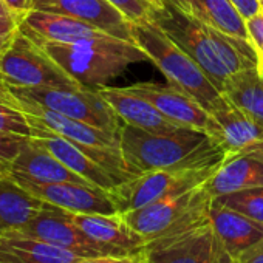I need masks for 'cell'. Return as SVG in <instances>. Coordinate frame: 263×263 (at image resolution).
Here are the masks:
<instances>
[{
	"instance_id": "4dcf8cb0",
	"label": "cell",
	"mask_w": 263,
	"mask_h": 263,
	"mask_svg": "<svg viewBox=\"0 0 263 263\" xmlns=\"http://www.w3.org/2000/svg\"><path fill=\"white\" fill-rule=\"evenodd\" d=\"M246 30L249 44L254 48L255 61H257V71L263 79V11L257 13L255 16L246 19Z\"/></svg>"
},
{
	"instance_id": "ac0fdd59",
	"label": "cell",
	"mask_w": 263,
	"mask_h": 263,
	"mask_svg": "<svg viewBox=\"0 0 263 263\" xmlns=\"http://www.w3.org/2000/svg\"><path fill=\"white\" fill-rule=\"evenodd\" d=\"M19 30L36 44L41 42L79 44V42L105 41L115 37L74 17L36 11V10H31L21 21Z\"/></svg>"
},
{
	"instance_id": "6da1fadb",
	"label": "cell",
	"mask_w": 263,
	"mask_h": 263,
	"mask_svg": "<svg viewBox=\"0 0 263 263\" xmlns=\"http://www.w3.org/2000/svg\"><path fill=\"white\" fill-rule=\"evenodd\" d=\"M154 21L204 70L218 90L234 73L257 67L255 53L249 41L229 36L201 22L191 13L163 4Z\"/></svg>"
},
{
	"instance_id": "5b68a950",
	"label": "cell",
	"mask_w": 263,
	"mask_h": 263,
	"mask_svg": "<svg viewBox=\"0 0 263 263\" xmlns=\"http://www.w3.org/2000/svg\"><path fill=\"white\" fill-rule=\"evenodd\" d=\"M134 263H235L217 235L209 214L147 240Z\"/></svg>"
},
{
	"instance_id": "d6a6232c",
	"label": "cell",
	"mask_w": 263,
	"mask_h": 263,
	"mask_svg": "<svg viewBox=\"0 0 263 263\" xmlns=\"http://www.w3.org/2000/svg\"><path fill=\"white\" fill-rule=\"evenodd\" d=\"M2 2L10 10L17 24H21V21L31 11V0H2Z\"/></svg>"
},
{
	"instance_id": "d4e9b609",
	"label": "cell",
	"mask_w": 263,
	"mask_h": 263,
	"mask_svg": "<svg viewBox=\"0 0 263 263\" xmlns=\"http://www.w3.org/2000/svg\"><path fill=\"white\" fill-rule=\"evenodd\" d=\"M189 13L201 22L237 39L249 41L246 19L232 0H186Z\"/></svg>"
},
{
	"instance_id": "ffe728a7",
	"label": "cell",
	"mask_w": 263,
	"mask_h": 263,
	"mask_svg": "<svg viewBox=\"0 0 263 263\" xmlns=\"http://www.w3.org/2000/svg\"><path fill=\"white\" fill-rule=\"evenodd\" d=\"M204 186L212 198L243 189L263 187V151L226 157Z\"/></svg>"
},
{
	"instance_id": "7bdbcfd3",
	"label": "cell",
	"mask_w": 263,
	"mask_h": 263,
	"mask_svg": "<svg viewBox=\"0 0 263 263\" xmlns=\"http://www.w3.org/2000/svg\"><path fill=\"white\" fill-rule=\"evenodd\" d=\"M260 4H263V0H260Z\"/></svg>"
},
{
	"instance_id": "cb8c5ba5",
	"label": "cell",
	"mask_w": 263,
	"mask_h": 263,
	"mask_svg": "<svg viewBox=\"0 0 263 263\" xmlns=\"http://www.w3.org/2000/svg\"><path fill=\"white\" fill-rule=\"evenodd\" d=\"M45 201L34 197L10 177H0V235L25 226L44 208Z\"/></svg>"
},
{
	"instance_id": "7a4b0ae2",
	"label": "cell",
	"mask_w": 263,
	"mask_h": 263,
	"mask_svg": "<svg viewBox=\"0 0 263 263\" xmlns=\"http://www.w3.org/2000/svg\"><path fill=\"white\" fill-rule=\"evenodd\" d=\"M119 144L132 175L158 169L204 167L220 164L224 160L223 149L209 134L189 127L155 134L122 124Z\"/></svg>"
},
{
	"instance_id": "9c48e42d",
	"label": "cell",
	"mask_w": 263,
	"mask_h": 263,
	"mask_svg": "<svg viewBox=\"0 0 263 263\" xmlns=\"http://www.w3.org/2000/svg\"><path fill=\"white\" fill-rule=\"evenodd\" d=\"M16 99H30L50 110L68 118L87 122L113 134H119L121 118L107 104V101L93 88H25L10 87Z\"/></svg>"
},
{
	"instance_id": "f1b7e54d",
	"label": "cell",
	"mask_w": 263,
	"mask_h": 263,
	"mask_svg": "<svg viewBox=\"0 0 263 263\" xmlns=\"http://www.w3.org/2000/svg\"><path fill=\"white\" fill-rule=\"evenodd\" d=\"M111 5H115L128 21L134 24L151 22L155 19L157 11L163 7H157L149 0H108Z\"/></svg>"
},
{
	"instance_id": "f546056e",
	"label": "cell",
	"mask_w": 263,
	"mask_h": 263,
	"mask_svg": "<svg viewBox=\"0 0 263 263\" xmlns=\"http://www.w3.org/2000/svg\"><path fill=\"white\" fill-rule=\"evenodd\" d=\"M30 137L0 134V177L11 175V164Z\"/></svg>"
},
{
	"instance_id": "836d02e7",
	"label": "cell",
	"mask_w": 263,
	"mask_h": 263,
	"mask_svg": "<svg viewBox=\"0 0 263 263\" xmlns=\"http://www.w3.org/2000/svg\"><path fill=\"white\" fill-rule=\"evenodd\" d=\"M232 4L237 7V10L245 19H249L261 11L260 0H232Z\"/></svg>"
},
{
	"instance_id": "277c9868",
	"label": "cell",
	"mask_w": 263,
	"mask_h": 263,
	"mask_svg": "<svg viewBox=\"0 0 263 263\" xmlns=\"http://www.w3.org/2000/svg\"><path fill=\"white\" fill-rule=\"evenodd\" d=\"M134 36L135 44L147 54L149 61L160 68L169 85L184 91L209 111L220 110L229 104L204 70L184 53L155 21L135 24Z\"/></svg>"
},
{
	"instance_id": "44dd1931",
	"label": "cell",
	"mask_w": 263,
	"mask_h": 263,
	"mask_svg": "<svg viewBox=\"0 0 263 263\" xmlns=\"http://www.w3.org/2000/svg\"><path fill=\"white\" fill-rule=\"evenodd\" d=\"M209 220L234 260L263 240V224L212 200Z\"/></svg>"
},
{
	"instance_id": "603a6c76",
	"label": "cell",
	"mask_w": 263,
	"mask_h": 263,
	"mask_svg": "<svg viewBox=\"0 0 263 263\" xmlns=\"http://www.w3.org/2000/svg\"><path fill=\"white\" fill-rule=\"evenodd\" d=\"M79 258L84 257L16 231L0 235V263H73Z\"/></svg>"
},
{
	"instance_id": "3957f363",
	"label": "cell",
	"mask_w": 263,
	"mask_h": 263,
	"mask_svg": "<svg viewBox=\"0 0 263 263\" xmlns=\"http://www.w3.org/2000/svg\"><path fill=\"white\" fill-rule=\"evenodd\" d=\"M65 73L85 88L98 90L118 78L128 65L149 61L134 42L118 37L79 44H37Z\"/></svg>"
},
{
	"instance_id": "e575fe53",
	"label": "cell",
	"mask_w": 263,
	"mask_h": 263,
	"mask_svg": "<svg viewBox=\"0 0 263 263\" xmlns=\"http://www.w3.org/2000/svg\"><path fill=\"white\" fill-rule=\"evenodd\" d=\"M235 263H263V240H260L257 245L243 252L235 260Z\"/></svg>"
},
{
	"instance_id": "1f68e13d",
	"label": "cell",
	"mask_w": 263,
	"mask_h": 263,
	"mask_svg": "<svg viewBox=\"0 0 263 263\" xmlns=\"http://www.w3.org/2000/svg\"><path fill=\"white\" fill-rule=\"evenodd\" d=\"M19 31V24L10 13V10L0 0V37L5 41H13L14 34Z\"/></svg>"
},
{
	"instance_id": "4fadbf2b",
	"label": "cell",
	"mask_w": 263,
	"mask_h": 263,
	"mask_svg": "<svg viewBox=\"0 0 263 263\" xmlns=\"http://www.w3.org/2000/svg\"><path fill=\"white\" fill-rule=\"evenodd\" d=\"M30 122V121H28ZM31 125V140L47 149L50 154H53L64 166H67L70 171L82 177L85 181H88L93 186H98L105 191H111L115 186H118L119 181L111 172H108L104 166L96 163L82 146L54 134L47 127L30 122Z\"/></svg>"
},
{
	"instance_id": "d6986e66",
	"label": "cell",
	"mask_w": 263,
	"mask_h": 263,
	"mask_svg": "<svg viewBox=\"0 0 263 263\" xmlns=\"http://www.w3.org/2000/svg\"><path fill=\"white\" fill-rule=\"evenodd\" d=\"M98 91L121 118L122 124L134 125L146 132H155V134H166V132L184 128L175 121L164 116L149 101L130 91L127 87L119 88L104 85L99 87Z\"/></svg>"
},
{
	"instance_id": "60d3db41",
	"label": "cell",
	"mask_w": 263,
	"mask_h": 263,
	"mask_svg": "<svg viewBox=\"0 0 263 263\" xmlns=\"http://www.w3.org/2000/svg\"><path fill=\"white\" fill-rule=\"evenodd\" d=\"M0 85H2V87H7V88H8V85H7V84L4 82V79H2V76H0Z\"/></svg>"
},
{
	"instance_id": "ba28073f",
	"label": "cell",
	"mask_w": 263,
	"mask_h": 263,
	"mask_svg": "<svg viewBox=\"0 0 263 263\" xmlns=\"http://www.w3.org/2000/svg\"><path fill=\"white\" fill-rule=\"evenodd\" d=\"M204 184L167 195L155 203L122 215L138 234L146 240H152L209 214V206L214 198Z\"/></svg>"
},
{
	"instance_id": "8992f818",
	"label": "cell",
	"mask_w": 263,
	"mask_h": 263,
	"mask_svg": "<svg viewBox=\"0 0 263 263\" xmlns=\"http://www.w3.org/2000/svg\"><path fill=\"white\" fill-rule=\"evenodd\" d=\"M0 76L8 88H85L21 30L0 53Z\"/></svg>"
},
{
	"instance_id": "4316f807",
	"label": "cell",
	"mask_w": 263,
	"mask_h": 263,
	"mask_svg": "<svg viewBox=\"0 0 263 263\" xmlns=\"http://www.w3.org/2000/svg\"><path fill=\"white\" fill-rule=\"evenodd\" d=\"M214 200L263 224V187L237 191L215 197Z\"/></svg>"
},
{
	"instance_id": "b9f144b4",
	"label": "cell",
	"mask_w": 263,
	"mask_h": 263,
	"mask_svg": "<svg viewBox=\"0 0 263 263\" xmlns=\"http://www.w3.org/2000/svg\"><path fill=\"white\" fill-rule=\"evenodd\" d=\"M260 5H261V11H263V4H260Z\"/></svg>"
},
{
	"instance_id": "30bf717a",
	"label": "cell",
	"mask_w": 263,
	"mask_h": 263,
	"mask_svg": "<svg viewBox=\"0 0 263 263\" xmlns=\"http://www.w3.org/2000/svg\"><path fill=\"white\" fill-rule=\"evenodd\" d=\"M16 232L76 252L81 257H115L110 249L87 237L68 217V212L54 204L45 203L44 208L25 226Z\"/></svg>"
},
{
	"instance_id": "8fae6325",
	"label": "cell",
	"mask_w": 263,
	"mask_h": 263,
	"mask_svg": "<svg viewBox=\"0 0 263 263\" xmlns=\"http://www.w3.org/2000/svg\"><path fill=\"white\" fill-rule=\"evenodd\" d=\"M22 187L45 203L76 214H119L108 191L82 183H34L11 175Z\"/></svg>"
},
{
	"instance_id": "7402d4cb",
	"label": "cell",
	"mask_w": 263,
	"mask_h": 263,
	"mask_svg": "<svg viewBox=\"0 0 263 263\" xmlns=\"http://www.w3.org/2000/svg\"><path fill=\"white\" fill-rule=\"evenodd\" d=\"M11 175L34 183H82L90 184L82 177L64 166L53 154L31 140L22 146L11 164Z\"/></svg>"
},
{
	"instance_id": "9a60e30c",
	"label": "cell",
	"mask_w": 263,
	"mask_h": 263,
	"mask_svg": "<svg viewBox=\"0 0 263 263\" xmlns=\"http://www.w3.org/2000/svg\"><path fill=\"white\" fill-rule=\"evenodd\" d=\"M127 88L149 101L157 110H160L164 116L175 121L181 127L197 128L206 132V134H211V111L184 91L172 85H163L155 82H138Z\"/></svg>"
},
{
	"instance_id": "74e56055",
	"label": "cell",
	"mask_w": 263,
	"mask_h": 263,
	"mask_svg": "<svg viewBox=\"0 0 263 263\" xmlns=\"http://www.w3.org/2000/svg\"><path fill=\"white\" fill-rule=\"evenodd\" d=\"M161 2L166 4V5L175 7V8L181 10V11L189 13V7H187V4H186V0H161Z\"/></svg>"
},
{
	"instance_id": "8d00e7d4",
	"label": "cell",
	"mask_w": 263,
	"mask_h": 263,
	"mask_svg": "<svg viewBox=\"0 0 263 263\" xmlns=\"http://www.w3.org/2000/svg\"><path fill=\"white\" fill-rule=\"evenodd\" d=\"M0 102H5V104H10V105H14V107H21V102L13 96V93L10 91V88L7 87H2L0 85Z\"/></svg>"
},
{
	"instance_id": "ab89813d",
	"label": "cell",
	"mask_w": 263,
	"mask_h": 263,
	"mask_svg": "<svg viewBox=\"0 0 263 263\" xmlns=\"http://www.w3.org/2000/svg\"><path fill=\"white\" fill-rule=\"evenodd\" d=\"M149 2H152V4H154V5H157V7H161V5H163L161 0H149Z\"/></svg>"
},
{
	"instance_id": "2e32d148",
	"label": "cell",
	"mask_w": 263,
	"mask_h": 263,
	"mask_svg": "<svg viewBox=\"0 0 263 263\" xmlns=\"http://www.w3.org/2000/svg\"><path fill=\"white\" fill-rule=\"evenodd\" d=\"M212 115L211 137L223 149L224 158L263 151V122L231 102Z\"/></svg>"
},
{
	"instance_id": "7c38bea8",
	"label": "cell",
	"mask_w": 263,
	"mask_h": 263,
	"mask_svg": "<svg viewBox=\"0 0 263 263\" xmlns=\"http://www.w3.org/2000/svg\"><path fill=\"white\" fill-rule=\"evenodd\" d=\"M31 10L74 17L110 36L135 44V24L108 0H31Z\"/></svg>"
},
{
	"instance_id": "5bb4252c",
	"label": "cell",
	"mask_w": 263,
	"mask_h": 263,
	"mask_svg": "<svg viewBox=\"0 0 263 263\" xmlns=\"http://www.w3.org/2000/svg\"><path fill=\"white\" fill-rule=\"evenodd\" d=\"M21 102L22 110L27 113L30 122L41 124L54 134L82 146L91 149H107V151H119V134L102 130L99 127L90 125L87 122L68 118L54 110H50L34 101L30 99H17Z\"/></svg>"
},
{
	"instance_id": "83f0119b",
	"label": "cell",
	"mask_w": 263,
	"mask_h": 263,
	"mask_svg": "<svg viewBox=\"0 0 263 263\" xmlns=\"http://www.w3.org/2000/svg\"><path fill=\"white\" fill-rule=\"evenodd\" d=\"M0 134L31 137V125L27 113L19 107L0 102Z\"/></svg>"
},
{
	"instance_id": "e0dca14e",
	"label": "cell",
	"mask_w": 263,
	"mask_h": 263,
	"mask_svg": "<svg viewBox=\"0 0 263 263\" xmlns=\"http://www.w3.org/2000/svg\"><path fill=\"white\" fill-rule=\"evenodd\" d=\"M68 217L87 237L110 249L119 258H132L147 241L127 223L122 214L68 212Z\"/></svg>"
},
{
	"instance_id": "52a82bcc",
	"label": "cell",
	"mask_w": 263,
	"mask_h": 263,
	"mask_svg": "<svg viewBox=\"0 0 263 263\" xmlns=\"http://www.w3.org/2000/svg\"><path fill=\"white\" fill-rule=\"evenodd\" d=\"M221 164V163H220ZM220 164L186 169H158L134 175L110 192L119 214H127L155 203L167 195L184 192L204 184Z\"/></svg>"
},
{
	"instance_id": "f35d334b",
	"label": "cell",
	"mask_w": 263,
	"mask_h": 263,
	"mask_svg": "<svg viewBox=\"0 0 263 263\" xmlns=\"http://www.w3.org/2000/svg\"><path fill=\"white\" fill-rule=\"evenodd\" d=\"M14 36H16V34H14ZM10 42H11V41H5V39L0 37V53H2V51L10 45Z\"/></svg>"
},
{
	"instance_id": "484cf974",
	"label": "cell",
	"mask_w": 263,
	"mask_h": 263,
	"mask_svg": "<svg viewBox=\"0 0 263 263\" xmlns=\"http://www.w3.org/2000/svg\"><path fill=\"white\" fill-rule=\"evenodd\" d=\"M221 93L232 105L263 122V79L255 67L229 76Z\"/></svg>"
},
{
	"instance_id": "d590c367",
	"label": "cell",
	"mask_w": 263,
	"mask_h": 263,
	"mask_svg": "<svg viewBox=\"0 0 263 263\" xmlns=\"http://www.w3.org/2000/svg\"><path fill=\"white\" fill-rule=\"evenodd\" d=\"M73 263H134L132 258H115V257H84Z\"/></svg>"
}]
</instances>
